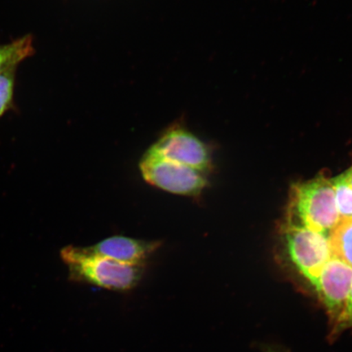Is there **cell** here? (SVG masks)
<instances>
[{
	"label": "cell",
	"instance_id": "6da1fadb",
	"mask_svg": "<svg viewBox=\"0 0 352 352\" xmlns=\"http://www.w3.org/2000/svg\"><path fill=\"white\" fill-rule=\"evenodd\" d=\"M60 257L68 267L69 279L113 292H129L142 279L145 264L122 263L96 256L82 248L66 246Z\"/></svg>",
	"mask_w": 352,
	"mask_h": 352
},
{
	"label": "cell",
	"instance_id": "7a4b0ae2",
	"mask_svg": "<svg viewBox=\"0 0 352 352\" xmlns=\"http://www.w3.org/2000/svg\"><path fill=\"white\" fill-rule=\"evenodd\" d=\"M292 212L299 226L327 235L340 222L332 179L318 177L293 187Z\"/></svg>",
	"mask_w": 352,
	"mask_h": 352
},
{
	"label": "cell",
	"instance_id": "3957f363",
	"mask_svg": "<svg viewBox=\"0 0 352 352\" xmlns=\"http://www.w3.org/2000/svg\"><path fill=\"white\" fill-rule=\"evenodd\" d=\"M139 168L151 186L176 195L198 197L208 184L205 173L170 160L152 147L144 154Z\"/></svg>",
	"mask_w": 352,
	"mask_h": 352
},
{
	"label": "cell",
	"instance_id": "277c9868",
	"mask_svg": "<svg viewBox=\"0 0 352 352\" xmlns=\"http://www.w3.org/2000/svg\"><path fill=\"white\" fill-rule=\"evenodd\" d=\"M285 239L294 265L315 286L324 266L332 258L328 237L309 228L289 223L286 228Z\"/></svg>",
	"mask_w": 352,
	"mask_h": 352
},
{
	"label": "cell",
	"instance_id": "5b68a950",
	"mask_svg": "<svg viewBox=\"0 0 352 352\" xmlns=\"http://www.w3.org/2000/svg\"><path fill=\"white\" fill-rule=\"evenodd\" d=\"M151 147L162 156L202 173L210 169L208 145L180 123L169 126Z\"/></svg>",
	"mask_w": 352,
	"mask_h": 352
},
{
	"label": "cell",
	"instance_id": "8992f818",
	"mask_svg": "<svg viewBox=\"0 0 352 352\" xmlns=\"http://www.w3.org/2000/svg\"><path fill=\"white\" fill-rule=\"evenodd\" d=\"M351 285L352 267L340 258H330L321 271L314 288L327 308L331 328L344 311Z\"/></svg>",
	"mask_w": 352,
	"mask_h": 352
},
{
	"label": "cell",
	"instance_id": "52a82bcc",
	"mask_svg": "<svg viewBox=\"0 0 352 352\" xmlns=\"http://www.w3.org/2000/svg\"><path fill=\"white\" fill-rule=\"evenodd\" d=\"M158 241H144L124 236L108 237L88 248H82L86 252L112 261L139 265L145 264L147 259L160 248Z\"/></svg>",
	"mask_w": 352,
	"mask_h": 352
},
{
	"label": "cell",
	"instance_id": "ba28073f",
	"mask_svg": "<svg viewBox=\"0 0 352 352\" xmlns=\"http://www.w3.org/2000/svg\"><path fill=\"white\" fill-rule=\"evenodd\" d=\"M332 257L352 267V219H340L328 237Z\"/></svg>",
	"mask_w": 352,
	"mask_h": 352
},
{
	"label": "cell",
	"instance_id": "9c48e42d",
	"mask_svg": "<svg viewBox=\"0 0 352 352\" xmlns=\"http://www.w3.org/2000/svg\"><path fill=\"white\" fill-rule=\"evenodd\" d=\"M34 52L32 35H25L6 45H0V73L12 66L19 65Z\"/></svg>",
	"mask_w": 352,
	"mask_h": 352
},
{
	"label": "cell",
	"instance_id": "30bf717a",
	"mask_svg": "<svg viewBox=\"0 0 352 352\" xmlns=\"http://www.w3.org/2000/svg\"><path fill=\"white\" fill-rule=\"evenodd\" d=\"M340 219H352V187L341 175L332 179Z\"/></svg>",
	"mask_w": 352,
	"mask_h": 352
},
{
	"label": "cell",
	"instance_id": "8fae6325",
	"mask_svg": "<svg viewBox=\"0 0 352 352\" xmlns=\"http://www.w3.org/2000/svg\"><path fill=\"white\" fill-rule=\"evenodd\" d=\"M16 67L12 66L0 73V118L13 107Z\"/></svg>",
	"mask_w": 352,
	"mask_h": 352
},
{
	"label": "cell",
	"instance_id": "7c38bea8",
	"mask_svg": "<svg viewBox=\"0 0 352 352\" xmlns=\"http://www.w3.org/2000/svg\"><path fill=\"white\" fill-rule=\"evenodd\" d=\"M350 328H352V285L344 311H343L340 320L332 328L330 336L331 338H336L341 333Z\"/></svg>",
	"mask_w": 352,
	"mask_h": 352
},
{
	"label": "cell",
	"instance_id": "4fadbf2b",
	"mask_svg": "<svg viewBox=\"0 0 352 352\" xmlns=\"http://www.w3.org/2000/svg\"><path fill=\"white\" fill-rule=\"evenodd\" d=\"M344 177L347 182L350 184V186L352 187V167L349 170L346 171L344 174Z\"/></svg>",
	"mask_w": 352,
	"mask_h": 352
},
{
	"label": "cell",
	"instance_id": "5bb4252c",
	"mask_svg": "<svg viewBox=\"0 0 352 352\" xmlns=\"http://www.w3.org/2000/svg\"><path fill=\"white\" fill-rule=\"evenodd\" d=\"M264 352H280V351L276 349L275 347L267 346L265 347V350H264Z\"/></svg>",
	"mask_w": 352,
	"mask_h": 352
}]
</instances>
